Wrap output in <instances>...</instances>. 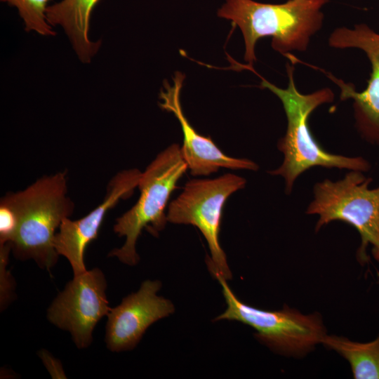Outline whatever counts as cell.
Masks as SVG:
<instances>
[{"label":"cell","instance_id":"1","mask_svg":"<svg viewBox=\"0 0 379 379\" xmlns=\"http://www.w3.org/2000/svg\"><path fill=\"white\" fill-rule=\"evenodd\" d=\"M293 69L292 64H286L288 84L286 88H279L261 78V86L269 89L279 98L287 119L286 133L277 143L279 150L284 154L283 162L279 167L269 173L284 179L285 192L288 194L296 178L314 166L368 171L370 165L362 157L331 154L316 140L310 129V116L319 106L332 102L334 94L328 88L309 94L301 93L295 85Z\"/></svg>","mask_w":379,"mask_h":379},{"label":"cell","instance_id":"2","mask_svg":"<svg viewBox=\"0 0 379 379\" xmlns=\"http://www.w3.org/2000/svg\"><path fill=\"white\" fill-rule=\"evenodd\" d=\"M328 0H288L265 4L253 0H226L218 11L219 17L238 26L245 43L247 68L256 60L255 46L262 37H272V48L284 55L307 48L311 37L321 27L322 7Z\"/></svg>","mask_w":379,"mask_h":379},{"label":"cell","instance_id":"3","mask_svg":"<svg viewBox=\"0 0 379 379\" xmlns=\"http://www.w3.org/2000/svg\"><path fill=\"white\" fill-rule=\"evenodd\" d=\"M66 175L58 172L44 176L25 190L4 196L18 218L10 243L13 255L19 260L32 259L49 272L59 256L53 243L56 230L74 210L67 195Z\"/></svg>","mask_w":379,"mask_h":379},{"label":"cell","instance_id":"4","mask_svg":"<svg viewBox=\"0 0 379 379\" xmlns=\"http://www.w3.org/2000/svg\"><path fill=\"white\" fill-rule=\"evenodd\" d=\"M188 169L182 157L180 147L173 144L161 152L141 173L138 187L140 194L128 211L117 218L114 231L124 237L121 248L108 254L128 265L139 262L135 246L142 230L146 228L153 235L164 229L167 220L166 208L177 183Z\"/></svg>","mask_w":379,"mask_h":379},{"label":"cell","instance_id":"5","mask_svg":"<svg viewBox=\"0 0 379 379\" xmlns=\"http://www.w3.org/2000/svg\"><path fill=\"white\" fill-rule=\"evenodd\" d=\"M371 180L359 171H351L336 182L325 179L314 186V199L306 211L319 215L316 231L333 220L354 227L361 239L357 258L362 262L368 260L369 245L379 260V187L369 189Z\"/></svg>","mask_w":379,"mask_h":379},{"label":"cell","instance_id":"6","mask_svg":"<svg viewBox=\"0 0 379 379\" xmlns=\"http://www.w3.org/2000/svg\"><path fill=\"white\" fill-rule=\"evenodd\" d=\"M246 180L237 175L226 173L213 179H193L168 205L167 220L173 224L197 227L207 241L210 256L206 261L213 276L232 279L219 233L224 205L234 192L246 186Z\"/></svg>","mask_w":379,"mask_h":379},{"label":"cell","instance_id":"7","mask_svg":"<svg viewBox=\"0 0 379 379\" xmlns=\"http://www.w3.org/2000/svg\"><path fill=\"white\" fill-rule=\"evenodd\" d=\"M218 281L227 308L215 321H237L248 325L256 337L273 350L288 355H302L321 343L326 335L319 314H302L287 307L281 310L265 311L239 300L222 276Z\"/></svg>","mask_w":379,"mask_h":379},{"label":"cell","instance_id":"8","mask_svg":"<svg viewBox=\"0 0 379 379\" xmlns=\"http://www.w3.org/2000/svg\"><path fill=\"white\" fill-rule=\"evenodd\" d=\"M106 288L107 280L100 269L86 270L74 275L47 310L48 320L68 331L79 349L90 346L95 327L111 310Z\"/></svg>","mask_w":379,"mask_h":379},{"label":"cell","instance_id":"9","mask_svg":"<svg viewBox=\"0 0 379 379\" xmlns=\"http://www.w3.org/2000/svg\"><path fill=\"white\" fill-rule=\"evenodd\" d=\"M328 44L336 48H357L365 52L371 65L368 85L364 91H356L351 84L326 76L340 89L342 100L352 99L357 127L368 142L379 145V34L366 25H357L353 29L340 27L329 36Z\"/></svg>","mask_w":379,"mask_h":379},{"label":"cell","instance_id":"10","mask_svg":"<svg viewBox=\"0 0 379 379\" xmlns=\"http://www.w3.org/2000/svg\"><path fill=\"white\" fill-rule=\"evenodd\" d=\"M159 280L143 281L139 290L123 298L107 315L105 341L112 352L133 349L154 322L175 311L171 300L157 295Z\"/></svg>","mask_w":379,"mask_h":379},{"label":"cell","instance_id":"11","mask_svg":"<svg viewBox=\"0 0 379 379\" xmlns=\"http://www.w3.org/2000/svg\"><path fill=\"white\" fill-rule=\"evenodd\" d=\"M141 173L136 168L119 172L108 183L101 204L80 219L72 220L67 218L62 220L54 237V246L58 254L69 261L74 275L87 270L84 264L86 246L98 237L107 211L120 199L133 194L138 185Z\"/></svg>","mask_w":379,"mask_h":379},{"label":"cell","instance_id":"12","mask_svg":"<svg viewBox=\"0 0 379 379\" xmlns=\"http://www.w3.org/2000/svg\"><path fill=\"white\" fill-rule=\"evenodd\" d=\"M185 76L175 73L173 85L164 82L161 90L160 107L173 112L178 119L183 133V143L180 147L182 157L191 175L206 176L214 173L220 168L232 170L256 171L258 166L254 161L244 158H235L224 154L209 137L197 133L185 117L180 104V90Z\"/></svg>","mask_w":379,"mask_h":379},{"label":"cell","instance_id":"13","mask_svg":"<svg viewBox=\"0 0 379 379\" xmlns=\"http://www.w3.org/2000/svg\"><path fill=\"white\" fill-rule=\"evenodd\" d=\"M99 1L62 0L46 9L48 22L64 29L79 59L84 63L91 62L101 44L92 41L88 36L91 14Z\"/></svg>","mask_w":379,"mask_h":379},{"label":"cell","instance_id":"14","mask_svg":"<svg viewBox=\"0 0 379 379\" xmlns=\"http://www.w3.org/2000/svg\"><path fill=\"white\" fill-rule=\"evenodd\" d=\"M321 343L348 361L354 378L379 379V336L373 341L361 343L326 335Z\"/></svg>","mask_w":379,"mask_h":379},{"label":"cell","instance_id":"15","mask_svg":"<svg viewBox=\"0 0 379 379\" xmlns=\"http://www.w3.org/2000/svg\"><path fill=\"white\" fill-rule=\"evenodd\" d=\"M17 8L27 32H35L45 36H55V32L46 19L48 4L51 0H0Z\"/></svg>","mask_w":379,"mask_h":379},{"label":"cell","instance_id":"16","mask_svg":"<svg viewBox=\"0 0 379 379\" xmlns=\"http://www.w3.org/2000/svg\"><path fill=\"white\" fill-rule=\"evenodd\" d=\"M11 251V244H0V305L1 310L7 306L13 295V278L6 269Z\"/></svg>","mask_w":379,"mask_h":379},{"label":"cell","instance_id":"17","mask_svg":"<svg viewBox=\"0 0 379 379\" xmlns=\"http://www.w3.org/2000/svg\"><path fill=\"white\" fill-rule=\"evenodd\" d=\"M18 226L15 211L4 197L0 203V244H10Z\"/></svg>","mask_w":379,"mask_h":379},{"label":"cell","instance_id":"18","mask_svg":"<svg viewBox=\"0 0 379 379\" xmlns=\"http://www.w3.org/2000/svg\"><path fill=\"white\" fill-rule=\"evenodd\" d=\"M38 354L52 378H67L62 364L58 359L45 350H41Z\"/></svg>","mask_w":379,"mask_h":379}]
</instances>
